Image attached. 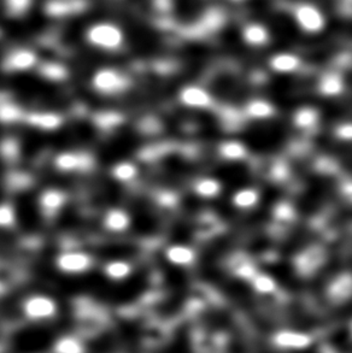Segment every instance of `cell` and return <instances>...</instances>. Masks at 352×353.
Listing matches in <instances>:
<instances>
[{"mask_svg": "<svg viewBox=\"0 0 352 353\" xmlns=\"http://www.w3.org/2000/svg\"><path fill=\"white\" fill-rule=\"evenodd\" d=\"M87 43L100 50H117L122 46L124 34L119 26L109 22L92 24L86 30Z\"/></svg>", "mask_w": 352, "mask_h": 353, "instance_id": "6da1fadb", "label": "cell"}, {"mask_svg": "<svg viewBox=\"0 0 352 353\" xmlns=\"http://www.w3.org/2000/svg\"><path fill=\"white\" fill-rule=\"evenodd\" d=\"M90 83L95 91L101 94H117L124 91L128 85V81L117 70L103 68L93 74Z\"/></svg>", "mask_w": 352, "mask_h": 353, "instance_id": "7a4b0ae2", "label": "cell"}, {"mask_svg": "<svg viewBox=\"0 0 352 353\" xmlns=\"http://www.w3.org/2000/svg\"><path fill=\"white\" fill-rule=\"evenodd\" d=\"M56 265L66 274H81L92 267V257L88 253L79 251L61 253L56 258Z\"/></svg>", "mask_w": 352, "mask_h": 353, "instance_id": "3957f363", "label": "cell"}, {"mask_svg": "<svg viewBox=\"0 0 352 353\" xmlns=\"http://www.w3.org/2000/svg\"><path fill=\"white\" fill-rule=\"evenodd\" d=\"M38 57L32 50L19 48L10 53L5 59L4 67L10 72H26L37 64Z\"/></svg>", "mask_w": 352, "mask_h": 353, "instance_id": "277c9868", "label": "cell"}, {"mask_svg": "<svg viewBox=\"0 0 352 353\" xmlns=\"http://www.w3.org/2000/svg\"><path fill=\"white\" fill-rule=\"evenodd\" d=\"M103 225L111 233H124L130 225V216L122 209H111L103 217Z\"/></svg>", "mask_w": 352, "mask_h": 353, "instance_id": "5b68a950", "label": "cell"}, {"mask_svg": "<svg viewBox=\"0 0 352 353\" xmlns=\"http://www.w3.org/2000/svg\"><path fill=\"white\" fill-rule=\"evenodd\" d=\"M297 21L300 24V27L306 30V32H319L320 29L324 27V21L322 16L319 11L313 8L304 6L302 9L298 10L297 12Z\"/></svg>", "mask_w": 352, "mask_h": 353, "instance_id": "8992f818", "label": "cell"}, {"mask_svg": "<svg viewBox=\"0 0 352 353\" xmlns=\"http://www.w3.org/2000/svg\"><path fill=\"white\" fill-rule=\"evenodd\" d=\"M55 311V303L43 296H32L26 303V312L30 317H48Z\"/></svg>", "mask_w": 352, "mask_h": 353, "instance_id": "52a82bcc", "label": "cell"}, {"mask_svg": "<svg viewBox=\"0 0 352 353\" xmlns=\"http://www.w3.org/2000/svg\"><path fill=\"white\" fill-rule=\"evenodd\" d=\"M66 194L62 191L56 188H48L41 193L39 198V204L45 212L53 214L62 209L63 205L66 204Z\"/></svg>", "mask_w": 352, "mask_h": 353, "instance_id": "ba28073f", "label": "cell"}, {"mask_svg": "<svg viewBox=\"0 0 352 353\" xmlns=\"http://www.w3.org/2000/svg\"><path fill=\"white\" fill-rule=\"evenodd\" d=\"M84 165V158L74 152H62L55 158V167L59 172H77Z\"/></svg>", "mask_w": 352, "mask_h": 353, "instance_id": "9c48e42d", "label": "cell"}, {"mask_svg": "<svg viewBox=\"0 0 352 353\" xmlns=\"http://www.w3.org/2000/svg\"><path fill=\"white\" fill-rule=\"evenodd\" d=\"M180 101L188 106H206L209 104L210 98L206 92L197 88V87H190L181 92Z\"/></svg>", "mask_w": 352, "mask_h": 353, "instance_id": "30bf717a", "label": "cell"}, {"mask_svg": "<svg viewBox=\"0 0 352 353\" xmlns=\"http://www.w3.org/2000/svg\"><path fill=\"white\" fill-rule=\"evenodd\" d=\"M29 123L35 128L43 129V130H53L57 129L62 119L61 117L51 112H41V114H34L29 117Z\"/></svg>", "mask_w": 352, "mask_h": 353, "instance_id": "8fae6325", "label": "cell"}, {"mask_svg": "<svg viewBox=\"0 0 352 353\" xmlns=\"http://www.w3.org/2000/svg\"><path fill=\"white\" fill-rule=\"evenodd\" d=\"M130 270H132L130 264L124 262V261H119V259L108 262L104 267L105 275L111 280H116V281L124 280V279L128 276Z\"/></svg>", "mask_w": 352, "mask_h": 353, "instance_id": "7c38bea8", "label": "cell"}, {"mask_svg": "<svg viewBox=\"0 0 352 353\" xmlns=\"http://www.w3.org/2000/svg\"><path fill=\"white\" fill-rule=\"evenodd\" d=\"M113 176L117 181L126 182L133 180L134 177L138 174V168L134 165L133 163L122 162L116 164L113 170H111Z\"/></svg>", "mask_w": 352, "mask_h": 353, "instance_id": "4fadbf2b", "label": "cell"}, {"mask_svg": "<svg viewBox=\"0 0 352 353\" xmlns=\"http://www.w3.org/2000/svg\"><path fill=\"white\" fill-rule=\"evenodd\" d=\"M33 0H5V10L11 17H22L32 8Z\"/></svg>", "mask_w": 352, "mask_h": 353, "instance_id": "5bb4252c", "label": "cell"}, {"mask_svg": "<svg viewBox=\"0 0 352 353\" xmlns=\"http://www.w3.org/2000/svg\"><path fill=\"white\" fill-rule=\"evenodd\" d=\"M273 69L275 72H289L295 70L297 65H298V59L290 56V54H280V56H276L271 62Z\"/></svg>", "mask_w": 352, "mask_h": 353, "instance_id": "9a60e30c", "label": "cell"}, {"mask_svg": "<svg viewBox=\"0 0 352 353\" xmlns=\"http://www.w3.org/2000/svg\"><path fill=\"white\" fill-rule=\"evenodd\" d=\"M244 38H245L246 43L260 46V45L266 43L268 35H266L264 28L255 24V26H251V27H248V28L245 29Z\"/></svg>", "mask_w": 352, "mask_h": 353, "instance_id": "2e32d148", "label": "cell"}, {"mask_svg": "<svg viewBox=\"0 0 352 353\" xmlns=\"http://www.w3.org/2000/svg\"><path fill=\"white\" fill-rule=\"evenodd\" d=\"M257 201V193L253 190H242L238 193H235L233 196V204L237 208L240 209H245V208H250L253 206L255 203Z\"/></svg>", "mask_w": 352, "mask_h": 353, "instance_id": "e0dca14e", "label": "cell"}, {"mask_svg": "<svg viewBox=\"0 0 352 353\" xmlns=\"http://www.w3.org/2000/svg\"><path fill=\"white\" fill-rule=\"evenodd\" d=\"M343 83L338 77H324L320 83V92L324 96H335L342 91Z\"/></svg>", "mask_w": 352, "mask_h": 353, "instance_id": "ac0fdd59", "label": "cell"}, {"mask_svg": "<svg viewBox=\"0 0 352 353\" xmlns=\"http://www.w3.org/2000/svg\"><path fill=\"white\" fill-rule=\"evenodd\" d=\"M197 193L202 196H214L221 190V185L214 179H204L197 183Z\"/></svg>", "mask_w": 352, "mask_h": 353, "instance_id": "d6986e66", "label": "cell"}, {"mask_svg": "<svg viewBox=\"0 0 352 353\" xmlns=\"http://www.w3.org/2000/svg\"><path fill=\"white\" fill-rule=\"evenodd\" d=\"M167 256L173 263H187L192 258V251L186 246L174 245L168 248Z\"/></svg>", "mask_w": 352, "mask_h": 353, "instance_id": "ffe728a7", "label": "cell"}, {"mask_svg": "<svg viewBox=\"0 0 352 353\" xmlns=\"http://www.w3.org/2000/svg\"><path fill=\"white\" fill-rule=\"evenodd\" d=\"M317 119L316 115V111L313 109H300L297 111L295 115V123L298 127L305 128V127H309L311 124H314Z\"/></svg>", "mask_w": 352, "mask_h": 353, "instance_id": "44dd1931", "label": "cell"}, {"mask_svg": "<svg viewBox=\"0 0 352 353\" xmlns=\"http://www.w3.org/2000/svg\"><path fill=\"white\" fill-rule=\"evenodd\" d=\"M221 153L227 159H239L244 157L245 148L238 143H227L221 148Z\"/></svg>", "mask_w": 352, "mask_h": 353, "instance_id": "7402d4cb", "label": "cell"}, {"mask_svg": "<svg viewBox=\"0 0 352 353\" xmlns=\"http://www.w3.org/2000/svg\"><path fill=\"white\" fill-rule=\"evenodd\" d=\"M16 220L14 210L12 206L6 203L0 204V227L1 228H8L10 225H12Z\"/></svg>", "mask_w": 352, "mask_h": 353, "instance_id": "603a6c76", "label": "cell"}, {"mask_svg": "<svg viewBox=\"0 0 352 353\" xmlns=\"http://www.w3.org/2000/svg\"><path fill=\"white\" fill-rule=\"evenodd\" d=\"M250 115H253L256 119H264L271 115L273 109L271 105H268L266 101H253L251 105L248 108Z\"/></svg>", "mask_w": 352, "mask_h": 353, "instance_id": "cb8c5ba5", "label": "cell"}, {"mask_svg": "<svg viewBox=\"0 0 352 353\" xmlns=\"http://www.w3.org/2000/svg\"><path fill=\"white\" fill-rule=\"evenodd\" d=\"M19 110L16 106H0V121L1 122H12L19 119Z\"/></svg>", "mask_w": 352, "mask_h": 353, "instance_id": "d4e9b609", "label": "cell"}, {"mask_svg": "<svg viewBox=\"0 0 352 353\" xmlns=\"http://www.w3.org/2000/svg\"><path fill=\"white\" fill-rule=\"evenodd\" d=\"M337 135H338V138L342 139V140H345V141L352 140V123L340 125V127L337 129Z\"/></svg>", "mask_w": 352, "mask_h": 353, "instance_id": "484cf974", "label": "cell"}]
</instances>
